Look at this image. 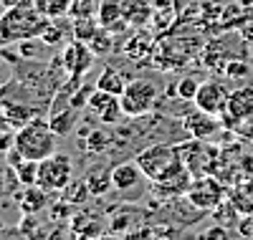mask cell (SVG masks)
<instances>
[{
	"instance_id": "484cf974",
	"label": "cell",
	"mask_w": 253,
	"mask_h": 240,
	"mask_svg": "<svg viewBox=\"0 0 253 240\" xmlns=\"http://www.w3.org/2000/svg\"><path fill=\"white\" fill-rule=\"evenodd\" d=\"M0 240H31L23 230H5V235L0 238Z\"/></svg>"
},
{
	"instance_id": "8992f818",
	"label": "cell",
	"mask_w": 253,
	"mask_h": 240,
	"mask_svg": "<svg viewBox=\"0 0 253 240\" xmlns=\"http://www.w3.org/2000/svg\"><path fill=\"white\" fill-rule=\"evenodd\" d=\"M185 198H187V202L193 205L195 210L213 212L220 202H225V190H223V185L215 177H210V174H200V177H195L193 182H190Z\"/></svg>"
},
{
	"instance_id": "7a4b0ae2",
	"label": "cell",
	"mask_w": 253,
	"mask_h": 240,
	"mask_svg": "<svg viewBox=\"0 0 253 240\" xmlns=\"http://www.w3.org/2000/svg\"><path fill=\"white\" fill-rule=\"evenodd\" d=\"M48 28V20L33 5H15L0 18V40H23L31 36H41Z\"/></svg>"
},
{
	"instance_id": "44dd1931",
	"label": "cell",
	"mask_w": 253,
	"mask_h": 240,
	"mask_svg": "<svg viewBox=\"0 0 253 240\" xmlns=\"http://www.w3.org/2000/svg\"><path fill=\"white\" fill-rule=\"evenodd\" d=\"M198 86H200V83H198L193 76H182V79L177 81V86H175V96H177L180 101H195Z\"/></svg>"
},
{
	"instance_id": "5bb4252c",
	"label": "cell",
	"mask_w": 253,
	"mask_h": 240,
	"mask_svg": "<svg viewBox=\"0 0 253 240\" xmlns=\"http://www.w3.org/2000/svg\"><path fill=\"white\" fill-rule=\"evenodd\" d=\"M79 121V106H63V109H53L51 112V119H48V124H51V129L56 132V137H66V134H71V129H74V124Z\"/></svg>"
},
{
	"instance_id": "4fadbf2b",
	"label": "cell",
	"mask_w": 253,
	"mask_h": 240,
	"mask_svg": "<svg viewBox=\"0 0 253 240\" xmlns=\"http://www.w3.org/2000/svg\"><path fill=\"white\" fill-rule=\"evenodd\" d=\"M142 180H144V174L134 162H122L112 169V187L119 192H129L132 187H139Z\"/></svg>"
},
{
	"instance_id": "4316f807",
	"label": "cell",
	"mask_w": 253,
	"mask_h": 240,
	"mask_svg": "<svg viewBox=\"0 0 253 240\" xmlns=\"http://www.w3.org/2000/svg\"><path fill=\"white\" fill-rule=\"evenodd\" d=\"M0 129H10L8 119H5V112H3V106H0Z\"/></svg>"
},
{
	"instance_id": "ac0fdd59",
	"label": "cell",
	"mask_w": 253,
	"mask_h": 240,
	"mask_svg": "<svg viewBox=\"0 0 253 240\" xmlns=\"http://www.w3.org/2000/svg\"><path fill=\"white\" fill-rule=\"evenodd\" d=\"M86 187H89V192L91 195H104V192H109V187H112V169H104V167H94V169H89V174H86Z\"/></svg>"
},
{
	"instance_id": "83f0119b",
	"label": "cell",
	"mask_w": 253,
	"mask_h": 240,
	"mask_svg": "<svg viewBox=\"0 0 253 240\" xmlns=\"http://www.w3.org/2000/svg\"><path fill=\"white\" fill-rule=\"evenodd\" d=\"M5 230H8V225H5V220H3V217H0V238L5 235Z\"/></svg>"
},
{
	"instance_id": "2e32d148",
	"label": "cell",
	"mask_w": 253,
	"mask_h": 240,
	"mask_svg": "<svg viewBox=\"0 0 253 240\" xmlns=\"http://www.w3.org/2000/svg\"><path fill=\"white\" fill-rule=\"evenodd\" d=\"M48 190H43L41 185H31V187H26L23 192L18 195V202H20V210H23L26 215H36V212H41L46 207V202H48V195H46Z\"/></svg>"
},
{
	"instance_id": "ffe728a7",
	"label": "cell",
	"mask_w": 253,
	"mask_h": 240,
	"mask_svg": "<svg viewBox=\"0 0 253 240\" xmlns=\"http://www.w3.org/2000/svg\"><path fill=\"white\" fill-rule=\"evenodd\" d=\"M122 15V3L119 0H104L101 3V13H99V20L104 28H112V23H117Z\"/></svg>"
},
{
	"instance_id": "ba28073f",
	"label": "cell",
	"mask_w": 253,
	"mask_h": 240,
	"mask_svg": "<svg viewBox=\"0 0 253 240\" xmlns=\"http://www.w3.org/2000/svg\"><path fill=\"white\" fill-rule=\"evenodd\" d=\"M182 129H185V137L205 142V139H213L218 132H223V119L195 106V112H187L182 117Z\"/></svg>"
},
{
	"instance_id": "7c38bea8",
	"label": "cell",
	"mask_w": 253,
	"mask_h": 240,
	"mask_svg": "<svg viewBox=\"0 0 253 240\" xmlns=\"http://www.w3.org/2000/svg\"><path fill=\"white\" fill-rule=\"evenodd\" d=\"M190 167L185 164V160L182 157H177L170 167H167L165 172H162V177L157 180V182H152L157 190H162V192H167V195H185L187 192V187H190Z\"/></svg>"
},
{
	"instance_id": "6da1fadb",
	"label": "cell",
	"mask_w": 253,
	"mask_h": 240,
	"mask_svg": "<svg viewBox=\"0 0 253 240\" xmlns=\"http://www.w3.org/2000/svg\"><path fill=\"white\" fill-rule=\"evenodd\" d=\"M13 147L23 155L26 160L33 162H43L46 157H51L56 152V132L51 129V124L46 119H31L26 126L15 129V142Z\"/></svg>"
},
{
	"instance_id": "7402d4cb",
	"label": "cell",
	"mask_w": 253,
	"mask_h": 240,
	"mask_svg": "<svg viewBox=\"0 0 253 240\" xmlns=\"http://www.w3.org/2000/svg\"><path fill=\"white\" fill-rule=\"evenodd\" d=\"M89 48H91L94 53H99V56L109 53V51H112V36H109L107 31H96V36H94L91 43H89Z\"/></svg>"
},
{
	"instance_id": "52a82bcc",
	"label": "cell",
	"mask_w": 253,
	"mask_h": 240,
	"mask_svg": "<svg viewBox=\"0 0 253 240\" xmlns=\"http://www.w3.org/2000/svg\"><path fill=\"white\" fill-rule=\"evenodd\" d=\"M228 99H230V89L220 81V79H208L198 86V94H195V106L203 109L208 114H215V117H223L225 114V106H228Z\"/></svg>"
},
{
	"instance_id": "603a6c76",
	"label": "cell",
	"mask_w": 253,
	"mask_h": 240,
	"mask_svg": "<svg viewBox=\"0 0 253 240\" xmlns=\"http://www.w3.org/2000/svg\"><path fill=\"white\" fill-rule=\"evenodd\" d=\"M13 142H15L13 129H0V155H8V152L13 149Z\"/></svg>"
},
{
	"instance_id": "5b68a950",
	"label": "cell",
	"mask_w": 253,
	"mask_h": 240,
	"mask_svg": "<svg viewBox=\"0 0 253 240\" xmlns=\"http://www.w3.org/2000/svg\"><path fill=\"white\" fill-rule=\"evenodd\" d=\"M74 180V162L69 155L63 152H53L51 157H46L43 162H38V185L56 192V190H66Z\"/></svg>"
},
{
	"instance_id": "9c48e42d",
	"label": "cell",
	"mask_w": 253,
	"mask_h": 240,
	"mask_svg": "<svg viewBox=\"0 0 253 240\" xmlns=\"http://www.w3.org/2000/svg\"><path fill=\"white\" fill-rule=\"evenodd\" d=\"M220 119H223V126L225 124L238 126L253 119V86H238V89L230 91L225 114Z\"/></svg>"
},
{
	"instance_id": "277c9868",
	"label": "cell",
	"mask_w": 253,
	"mask_h": 240,
	"mask_svg": "<svg viewBox=\"0 0 253 240\" xmlns=\"http://www.w3.org/2000/svg\"><path fill=\"white\" fill-rule=\"evenodd\" d=\"M180 157L177 144H167V142H155L152 147H144L137 152L134 164L142 169V174L150 182H157L162 177V172L170 167L175 160Z\"/></svg>"
},
{
	"instance_id": "cb8c5ba5",
	"label": "cell",
	"mask_w": 253,
	"mask_h": 240,
	"mask_svg": "<svg viewBox=\"0 0 253 240\" xmlns=\"http://www.w3.org/2000/svg\"><path fill=\"white\" fill-rule=\"evenodd\" d=\"M203 240H230V235H228L225 225H213L210 230H205Z\"/></svg>"
},
{
	"instance_id": "d6986e66",
	"label": "cell",
	"mask_w": 253,
	"mask_h": 240,
	"mask_svg": "<svg viewBox=\"0 0 253 240\" xmlns=\"http://www.w3.org/2000/svg\"><path fill=\"white\" fill-rule=\"evenodd\" d=\"M220 74L228 81H243V79L251 76V66H248V61H243V58H230L225 66H223Z\"/></svg>"
},
{
	"instance_id": "e0dca14e",
	"label": "cell",
	"mask_w": 253,
	"mask_h": 240,
	"mask_svg": "<svg viewBox=\"0 0 253 240\" xmlns=\"http://www.w3.org/2000/svg\"><path fill=\"white\" fill-rule=\"evenodd\" d=\"M126 83H129V79L124 76L122 69L107 66V69L99 74V79H96V89L99 91H107V94H114V96H122V91L126 89Z\"/></svg>"
},
{
	"instance_id": "3957f363",
	"label": "cell",
	"mask_w": 253,
	"mask_h": 240,
	"mask_svg": "<svg viewBox=\"0 0 253 240\" xmlns=\"http://www.w3.org/2000/svg\"><path fill=\"white\" fill-rule=\"evenodd\" d=\"M157 99H160V86L152 79H129L126 89L119 96V104L124 117L142 119L157 106Z\"/></svg>"
},
{
	"instance_id": "30bf717a",
	"label": "cell",
	"mask_w": 253,
	"mask_h": 240,
	"mask_svg": "<svg viewBox=\"0 0 253 240\" xmlns=\"http://www.w3.org/2000/svg\"><path fill=\"white\" fill-rule=\"evenodd\" d=\"M86 109L89 114H94L101 124H119L124 112H122V104H119V96L114 94H107V91H91L89 94V101H86Z\"/></svg>"
},
{
	"instance_id": "8fae6325",
	"label": "cell",
	"mask_w": 253,
	"mask_h": 240,
	"mask_svg": "<svg viewBox=\"0 0 253 240\" xmlns=\"http://www.w3.org/2000/svg\"><path fill=\"white\" fill-rule=\"evenodd\" d=\"M61 63H63V69H66V74L71 79H81L94 63V53H91V48L86 46V43L76 38L74 43L66 46V51L61 53Z\"/></svg>"
},
{
	"instance_id": "d4e9b609",
	"label": "cell",
	"mask_w": 253,
	"mask_h": 240,
	"mask_svg": "<svg viewBox=\"0 0 253 240\" xmlns=\"http://www.w3.org/2000/svg\"><path fill=\"white\" fill-rule=\"evenodd\" d=\"M238 233H241L243 238H253V212H251V215H241Z\"/></svg>"
},
{
	"instance_id": "9a60e30c",
	"label": "cell",
	"mask_w": 253,
	"mask_h": 240,
	"mask_svg": "<svg viewBox=\"0 0 253 240\" xmlns=\"http://www.w3.org/2000/svg\"><path fill=\"white\" fill-rule=\"evenodd\" d=\"M228 202L233 205L238 215H251L253 212V180L238 182L233 190L228 192Z\"/></svg>"
}]
</instances>
